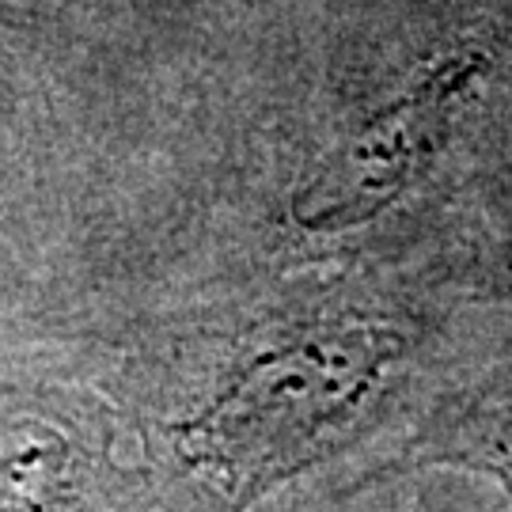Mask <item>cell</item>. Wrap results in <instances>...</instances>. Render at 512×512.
<instances>
[{"label":"cell","mask_w":512,"mask_h":512,"mask_svg":"<svg viewBox=\"0 0 512 512\" xmlns=\"http://www.w3.org/2000/svg\"><path fill=\"white\" fill-rule=\"evenodd\" d=\"M391 319L334 311L277 334L175 437L198 512H239L327 456L403 365Z\"/></svg>","instance_id":"1"},{"label":"cell","mask_w":512,"mask_h":512,"mask_svg":"<svg viewBox=\"0 0 512 512\" xmlns=\"http://www.w3.org/2000/svg\"><path fill=\"white\" fill-rule=\"evenodd\" d=\"M486 73L490 54L459 46L425 65L403 92L368 110L296 186V228L311 236H342L403 202L452 141V129Z\"/></svg>","instance_id":"2"},{"label":"cell","mask_w":512,"mask_h":512,"mask_svg":"<svg viewBox=\"0 0 512 512\" xmlns=\"http://www.w3.org/2000/svg\"><path fill=\"white\" fill-rule=\"evenodd\" d=\"M490 471H494V475L501 478V486L509 490V501H512V444L505 448V452H501V456L494 459V463H490Z\"/></svg>","instance_id":"3"}]
</instances>
